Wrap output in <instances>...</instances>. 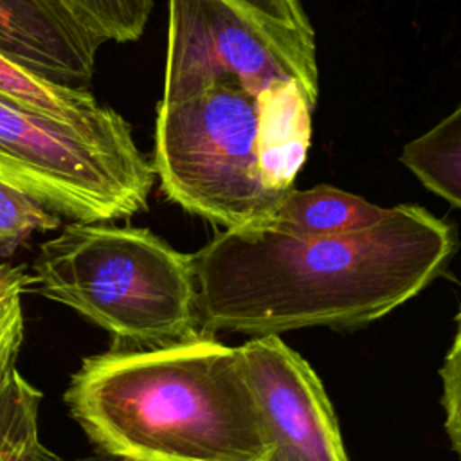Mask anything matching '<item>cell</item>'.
Segmentation results:
<instances>
[{"label": "cell", "mask_w": 461, "mask_h": 461, "mask_svg": "<svg viewBox=\"0 0 461 461\" xmlns=\"http://www.w3.org/2000/svg\"><path fill=\"white\" fill-rule=\"evenodd\" d=\"M454 250L452 227L409 203L339 236L225 229L193 254L200 333L367 324L421 292Z\"/></svg>", "instance_id": "1"}, {"label": "cell", "mask_w": 461, "mask_h": 461, "mask_svg": "<svg viewBox=\"0 0 461 461\" xmlns=\"http://www.w3.org/2000/svg\"><path fill=\"white\" fill-rule=\"evenodd\" d=\"M65 403L104 454L130 461H270L274 443L238 348L209 335L86 357Z\"/></svg>", "instance_id": "2"}, {"label": "cell", "mask_w": 461, "mask_h": 461, "mask_svg": "<svg viewBox=\"0 0 461 461\" xmlns=\"http://www.w3.org/2000/svg\"><path fill=\"white\" fill-rule=\"evenodd\" d=\"M31 286L119 346H166L202 335L193 254L149 229L74 221L40 245Z\"/></svg>", "instance_id": "3"}, {"label": "cell", "mask_w": 461, "mask_h": 461, "mask_svg": "<svg viewBox=\"0 0 461 461\" xmlns=\"http://www.w3.org/2000/svg\"><path fill=\"white\" fill-rule=\"evenodd\" d=\"M151 164L171 202L227 230L267 227L283 202L263 180L256 95L234 85L158 104Z\"/></svg>", "instance_id": "4"}, {"label": "cell", "mask_w": 461, "mask_h": 461, "mask_svg": "<svg viewBox=\"0 0 461 461\" xmlns=\"http://www.w3.org/2000/svg\"><path fill=\"white\" fill-rule=\"evenodd\" d=\"M157 175L133 131H85L0 95V180L72 221L148 207Z\"/></svg>", "instance_id": "5"}, {"label": "cell", "mask_w": 461, "mask_h": 461, "mask_svg": "<svg viewBox=\"0 0 461 461\" xmlns=\"http://www.w3.org/2000/svg\"><path fill=\"white\" fill-rule=\"evenodd\" d=\"M286 79L317 101L315 50L274 36L229 0H169L162 106L221 83L258 95Z\"/></svg>", "instance_id": "6"}, {"label": "cell", "mask_w": 461, "mask_h": 461, "mask_svg": "<svg viewBox=\"0 0 461 461\" xmlns=\"http://www.w3.org/2000/svg\"><path fill=\"white\" fill-rule=\"evenodd\" d=\"M274 443L270 461H348L333 407L310 364L279 335L240 348Z\"/></svg>", "instance_id": "7"}, {"label": "cell", "mask_w": 461, "mask_h": 461, "mask_svg": "<svg viewBox=\"0 0 461 461\" xmlns=\"http://www.w3.org/2000/svg\"><path fill=\"white\" fill-rule=\"evenodd\" d=\"M104 41L54 0H0V54L59 83H86Z\"/></svg>", "instance_id": "8"}, {"label": "cell", "mask_w": 461, "mask_h": 461, "mask_svg": "<svg viewBox=\"0 0 461 461\" xmlns=\"http://www.w3.org/2000/svg\"><path fill=\"white\" fill-rule=\"evenodd\" d=\"M256 104L263 180L276 196L285 198L306 160L315 101L299 81L286 79L261 90Z\"/></svg>", "instance_id": "9"}, {"label": "cell", "mask_w": 461, "mask_h": 461, "mask_svg": "<svg viewBox=\"0 0 461 461\" xmlns=\"http://www.w3.org/2000/svg\"><path fill=\"white\" fill-rule=\"evenodd\" d=\"M0 95L85 131H126L130 122L77 85L52 81L0 54Z\"/></svg>", "instance_id": "10"}, {"label": "cell", "mask_w": 461, "mask_h": 461, "mask_svg": "<svg viewBox=\"0 0 461 461\" xmlns=\"http://www.w3.org/2000/svg\"><path fill=\"white\" fill-rule=\"evenodd\" d=\"M385 207L331 185L292 189L267 227L299 238L358 232L376 223Z\"/></svg>", "instance_id": "11"}, {"label": "cell", "mask_w": 461, "mask_h": 461, "mask_svg": "<svg viewBox=\"0 0 461 461\" xmlns=\"http://www.w3.org/2000/svg\"><path fill=\"white\" fill-rule=\"evenodd\" d=\"M400 162L429 191L461 209V104L407 142Z\"/></svg>", "instance_id": "12"}, {"label": "cell", "mask_w": 461, "mask_h": 461, "mask_svg": "<svg viewBox=\"0 0 461 461\" xmlns=\"http://www.w3.org/2000/svg\"><path fill=\"white\" fill-rule=\"evenodd\" d=\"M43 394L11 366L0 375V461H20L40 439L38 418Z\"/></svg>", "instance_id": "13"}, {"label": "cell", "mask_w": 461, "mask_h": 461, "mask_svg": "<svg viewBox=\"0 0 461 461\" xmlns=\"http://www.w3.org/2000/svg\"><path fill=\"white\" fill-rule=\"evenodd\" d=\"M85 31L103 41L130 43L142 36L153 0H54Z\"/></svg>", "instance_id": "14"}, {"label": "cell", "mask_w": 461, "mask_h": 461, "mask_svg": "<svg viewBox=\"0 0 461 461\" xmlns=\"http://www.w3.org/2000/svg\"><path fill=\"white\" fill-rule=\"evenodd\" d=\"M61 216L0 180V256H11L36 232L56 230Z\"/></svg>", "instance_id": "15"}, {"label": "cell", "mask_w": 461, "mask_h": 461, "mask_svg": "<svg viewBox=\"0 0 461 461\" xmlns=\"http://www.w3.org/2000/svg\"><path fill=\"white\" fill-rule=\"evenodd\" d=\"M31 288V274L22 265L0 263V375L16 364L23 342V294Z\"/></svg>", "instance_id": "16"}, {"label": "cell", "mask_w": 461, "mask_h": 461, "mask_svg": "<svg viewBox=\"0 0 461 461\" xmlns=\"http://www.w3.org/2000/svg\"><path fill=\"white\" fill-rule=\"evenodd\" d=\"M274 36L315 50V32L301 0H229Z\"/></svg>", "instance_id": "17"}, {"label": "cell", "mask_w": 461, "mask_h": 461, "mask_svg": "<svg viewBox=\"0 0 461 461\" xmlns=\"http://www.w3.org/2000/svg\"><path fill=\"white\" fill-rule=\"evenodd\" d=\"M456 335L439 371L443 382L445 430L454 452L461 457V312L456 317Z\"/></svg>", "instance_id": "18"}, {"label": "cell", "mask_w": 461, "mask_h": 461, "mask_svg": "<svg viewBox=\"0 0 461 461\" xmlns=\"http://www.w3.org/2000/svg\"><path fill=\"white\" fill-rule=\"evenodd\" d=\"M20 461H63L58 454L50 452L40 439L23 454Z\"/></svg>", "instance_id": "19"}, {"label": "cell", "mask_w": 461, "mask_h": 461, "mask_svg": "<svg viewBox=\"0 0 461 461\" xmlns=\"http://www.w3.org/2000/svg\"><path fill=\"white\" fill-rule=\"evenodd\" d=\"M79 461H130V459H122V457H94V459H79Z\"/></svg>", "instance_id": "20"}]
</instances>
